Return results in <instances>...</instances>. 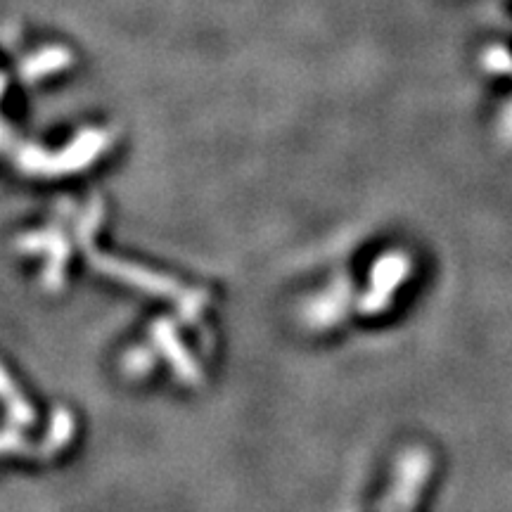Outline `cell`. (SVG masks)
<instances>
[{"label": "cell", "instance_id": "obj_1", "mask_svg": "<svg viewBox=\"0 0 512 512\" xmlns=\"http://www.w3.org/2000/svg\"><path fill=\"white\" fill-rule=\"evenodd\" d=\"M98 219H100V209H93L91 214L86 216V221H83V226H81V240H83V245H86L88 259H91V264H95L98 271L107 273V275H114V278L124 280V283H131L133 287H140V290L152 292V294H164V297H171V294H181V290H178V285L174 283V280H166L157 273L143 271V268L124 264V261L112 259V256L93 252L91 233H93V223H98Z\"/></svg>", "mask_w": 512, "mask_h": 512}, {"label": "cell", "instance_id": "obj_2", "mask_svg": "<svg viewBox=\"0 0 512 512\" xmlns=\"http://www.w3.org/2000/svg\"><path fill=\"white\" fill-rule=\"evenodd\" d=\"M107 145V136L100 131H86L69 150H64L60 157H46L41 152H29L22 157L24 169L31 174H67V171L81 169V166L91 164L93 157L100 155L102 147Z\"/></svg>", "mask_w": 512, "mask_h": 512}, {"label": "cell", "instance_id": "obj_3", "mask_svg": "<svg viewBox=\"0 0 512 512\" xmlns=\"http://www.w3.org/2000/svg\"><path fill=\"white\" fill-rule=\"evenodd\" d=\"M432 472V458L430 453L422 448H411L406 451L396 465V482L392 494L384 501V508H413L418 503L422 486L427 484Z\"/></svg>", "mask_w": 512, "mask_h": 512}, {"label": "cell", "instance_id": "obj_4", "mask_svg": "<svg viewBox=\"0 0 512 512\" xmlns=\"http://www.w3.org/2000/svg\"><path fill=\"white\" fill-rule=\"evenodd\" d=\"M411 273V259L406 254H384L373 268L370 275V290L366 297L361 299V311L363 313H380L392 302L394 292L399 290V285L406 280V275Z\"/></svg>", "mask_w": 512, "mask_h": 512}, {"label": "cell", "instance_id": "obj_5", "mask_svg": "<svg viewBox=\"0 0 512 512\" xmlns=\"http://www.w3.org/2000/svg\"><path fill=\"white\" fill-rule=\"evenodd\" d=\"M155 339H157V347L162 354L169 358V363L174 366V370L178 373V377H181L183 382L188 384H197L200 382V370H197L195 363H192V358L188 356V351L183 349L181 339L176 337L174 328H171L166 320H159V323L155 325Z\"/></svg>", "mask_w": 512, "mask_h": 512}, {"label": "cell", "instance_id": "obj_6", "mask_svg": "<svg viewBox=\"0 0 512 512\" xmlns=\"http://www.w3.org/2000/svg\"><path fill=\"white\" fill-rule=\"evenodd\" d=\"M0 399H3L5 408H8L10 420L15 422V425L19 427L34 425V411H31L29 403L24 401V396L17 392L15 384L10 380V375L5 373L3 368H0Z\"/></svg>", "mask_w": 512, "mask_h": 512}, {"label": "cell", "instance_id": "obj_7", "mask_svg": "<svg viewBox=\"0 0 512 512\" xmlns=\"http://www.w3.org/2000/svg\"><path fill=\"white\" fill-rule=\"evenodd\" d=\"M67 64H69L67 50L50 48L43 55H38L36 60L27 62V67H24V74H27V79H36V76H46L50 72H57V69L67 67Z\"/></svg>", "mask_w": 512, "mask_h": 512}, {"label": "cell", "instance_id": "obj_8", "mask_svg": "<svg viewBox=\"0 0 512 512\" xmlns=\"http://www.w3.org/2000/svg\"><path fill=\"white\" fill-rule=\"evenodd\" d=\"M347 299H349V287H337V290L332 292L323 304L316 306V309L311 311V316H313V320H316V325H330V320L342 316Z\"/></svg>", "mask_w": 512, "mask_h": 512}, {"label": "cell", "instance_id": "obj_9", "mask_svg": "<svg viewBox=\"0 0 512 512\" xmlns=\"http://www.w3.org/2000/svg\"><path fill=\"white\" fill-rule=\"evenodd\" d=\"M69 434H72V418H69L67 411H60L53 415V425H50V432H48V439L43 441L41 446V453H50L60 451V448L67 444L69 441Z\"/></svg>", "mask_w": 512, "mask_h": 512}, {"label": "cell", "instance_id": "obj_10", "mask_svg": "<svg viewBox=\"0 0 512 512\" xmlns=\"http://www.w3.org/2000/svg\"><path fill=\"white\" fill-rule=\"evenodd\" d=\"M486 72L491 74H512V55L505 48H489L482 57Z\"/></svg>", "mask_w": 512, "mask_h": 512}, {"label": "cell", "instance_id": "obj_11", "mask_svg": "<svg viewBox=\"0 0 512 512\" xmlns=\"http://www.w3.org/2000/svg\"><path fill=\"white\" fill-rule=\"evenodd\" d=\"M152 366H155V361H152L150 351H133L126 356V370L133 375H145Z\"/></svg>", "mask_w": 512, "mask_h": 512}, {"label": "cell", "instance_id": "obj_12", "mask_svg": "<svg viewBox=\"0 0 512 512\" xmlns=\"http://www.w3.org/2000/svg\"><path fill=\"white\" fill-rule=\"evenodd\" d=\"M22 448H27V441L22 437H17V434H0V453L22 451Z\"/></svg>", "mask_w": 512, "mask_h": 512}, {"label": "cell", "instance_id": "obj_13", "mask_svg": "<svg viewBox=\"0 0 512 512\" xmlns=\"http://www.w3.org/2000/svg\"><path fill=\"white\" fill-rule=\"evenodd\" d=\"M501 131H503V138L508 140V143H512V102L508 107H505V112H503Z\"/></svg>", "mask_w": 512, "mask_h": 512}]
</instances>
